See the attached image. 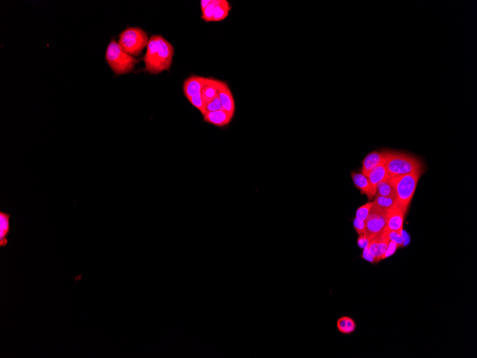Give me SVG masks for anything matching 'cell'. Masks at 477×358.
I'll use <instances>...</instances> for the list:
<instances>
[{
	"label": "cell",
	"instance_id": "obj_29",
	"mask_svg": "<svg viewBox=\"0 0 477 358\" xmlns=\"http://www.w3.org/2000/svg\"><path fill=\"white\" fill-rule=\"evenodd\" d=\"M369 242L370 241L368 240L367 237H366L364 234H361V235H359V237H358L357 245L359 248L364 249L369 245Z\"/></svg>",
	"mask_w": 477,
	"mask_h": 358
},
{
	"label": "cell",
	"instance_id": "obj_23",
	"mask_svg": "<svg viewBox=\"0 0 477 358\" xmlns=\"http://www.w3.org/2000/svg\"><path fill=\"white\" fill-rule=\"evenodd\" d=\"M192 105L194 107L200 111L202 115H205L206 113V111H205V106L204 104L203 100H202V94L201 93H198V94H196V95L193 96L190 99H188Z\"/></svg>",
	"mask_w": 477,
	"mask_h": 358
},
{
	"label": "cell",
	"instance_id": "obj_10",
	"mask_svg": "<svg viewBox=\"0 0 477 358\" xmlns=\"http://www.w3.org/2000/svg\"><path fill=\"white\" fill-rule=\"evenodd\" d=\"M203 117L205 123L221 128L230 123L234 115L221 109L215 112H207Z\"/></svg>",
	"mask_w": 477,
	"mask_h": 358
},
{
	"label": "cell",
	"instance_id": "obj_27",
	"mask_svg": "<svg viewBox=\"0 0 477 358\" xmlns=\"http://www.w3.org/2000/svg\"><path fill=\"white\" fill-rule=\"evenodd\" d=\"M354 227L359 235L364 234L365 231V221H360L355 218L354 220Z\"/></svg>",
	"mask_w": 477,
	"mask_h": 358
},
{
	"label": "cell",
	"instance_id": "obj_28",
	"mask_svg": "<svg viewBox=\"0 0 477 358\" xmlns=\"http://www.w3.org/2000/svg\"><path fill=\"white\" fill-rule=\"evenodd\" d=\"M364 251H363L362 255H361V258L362 259L365 260L369 263H372V264H374V259L373 255L369 251V248H368V245L365 248L363 249Z\"/></svg>",
	"mask_w": 477,
	"mask_h": 358
},
{
	"label": "cell",
	"instance_id": "obj_1",
	"mask_svg": "<svg viewBox=\"0 0 477 358\" xmlns=\"http://www.w3.org/2000/svg\"><path fill=\"white\" fill-rule=\"evenodd\" d=\"M174 46L161 35H152L149 40L143 61L144 71L157 75L171 68Z\"/></svg>",
	"mask_w": 477,
	"mask_h": 358
},
{
	"label": "cell",
	"instance_id": "obj_18",
	"mask_svg": "<svg viewBox=\"0 0 477 358\" xmlns=\"http://www.w3.org/2000/svg\"><path fill=\"white\" fill-rule=\"evenodd\" d=\"M337 327L342 334L351 335L356 330V324L351 317L343 316L337 320Z\"/></svg>",
	"mask_w": 477,
	"mask_h": 358
},
{
	"label": "cell",
	"instance_id": "obj_9",
	"mask_svg": "<svg viewBox=\"0 0 477 358\" xmlns=\"http://www.w3.org/2000/svg\"><path fill=\"white\" fill-rule=\"evenodd\" d=\"M388 151H383V152H378V151H373L368 154L365 158L362 161V168H361V174L367 176L368 173L373 170L376 167L382 165L385 163Z\"/></svg>",
	"mask_w": 477,
	"mask_h": 358
},
{
	"label": "cell",
	"instance_id": "obj_7",
	"mask_svg": "<svg viewBox=\"0 0 477 358\" xmlns=\"http://www.w3.org/2000/svg\"><path fill=\"white\" fill-rule=\"evenodd\" d=\"M390 242L389 229L387 227H385V229L375 238L369 242L368 248H369L370 253L373 255L374 264H377L379 262L382 261V256L386 252Z\"/></svg>",
	"mask_w": 477,
	"mask_h": 358
},
{
	"label": "cell",
	"instance_id": "obj_14",
	"mask_svg": "<svg viewBox=\"0 0 477 358\" xmlns=\"http://www.w3.org/2000/svg\"><path fill=\"white\" fill-rule=\"evenodd\" d=\"M367 177L369 183H370L372 194L373 196H375L376 193H377V187L379 183L390 179L385 163L379 165V166L374 168L373 170H371L368 173Z\"/></svg>",
	"mask_w": 477,
	"mask_h": 358
},
{
	"label": "cell",
	"instance_id": "obj_16",
	"mask_svg": "<svg viewBox=\"0 0 477 358\" xmlns=\"http://www.w3.org/2000/svg\"><path fill=\"white\" fill-rule=\"evenodd\" d=\"M11 215L0 212V247L7 245V235L10 232Z\"/></svg>",
	"mask_w": 477,
	"mask_h": 358
},
{
	"label": "cell",
	"instance_id": "obj_13",
	"mask_svg": "<svg viewBox=\"0 0 477 358\" xmlns=\"http://www.w3.org/2000/svg\"><path fill=\"white\" fill-rule=\"evenodd\" d=\"M205 79L204 77L192 75L184 80L183 91L187 99H190L198 93H201L205 83Z\"/></svg>",
	"mask_w": 477,
	"mask_h": 358
},
{
	"label": "cell",
	"instance_id": "obj_20",
	"mask_svg": "<svg viewBox=\"0 0 477 358\" xmlns=\"http://www.w3.org/2000/svg\"><path fill=\"white\" fill-rule=\"evenodd\" d=\"M373 204L382 210L387 211L397 204V200L396 197H386L376 195Z\"/></svg>",
	"mask_w": 477,
	"mask_h": 358
},
{
	"label": "cell",
	"instance_id": "obj_15",
	"mask_svg": "<svg viewBox=\"0 0 477 358\" xmlns=\"http://www.w3.org/2000/svg\"><path fill=\"white\" fill-rule=\"evenodd\" d=\"M351 178L355 187L361 190V194H364L367 195L369 200H372L374 196L372 195L370 183L369 182L367 177L361 173H352Z\"/></svg>",
	"mask_w": 477,
	"mask_h": 358
},
{
	"label": "cell",
	"instance_id": "obj_30",
	"mask_svg": "<svg viewBox=\"0 0 477 358\" xmlns=\"http://www.w3.org/2000/svg\"><path fill=\"white\" fill-rule=\"evenodd\" d=\"M402 235H403V238H404V247H405L406 246V245H408V244L409 243V240H410V238H409V234L406 233V232H405V231L404 230V229H403V231H402Z\"/></svg>",
	"mask_w": 477,
	"mask_h": 358
},
{
	"label": "cell",
	"instance_id": "obj_26",
	"mask_svg": "<svg viewBox=\"0 0 477 358\" xmlns=\"http://www.w3.org/2000/svg\"><path fill=\"white\" fill-rule=\"evenodd\" d=\"M398 248H399L398 245H396L395 242L390 240V243H389L388 248H387L385 254H384L383 256H382V261H383V260L386 259V258H389V257L391 256V255L394 254L395 252H396V250H397Z\"/></svg>",
	"mask_w": 477,
	"mask_h": 358
},
{
	"label": "cell",
	"instance_id": "obj_12",
	"mask_svg": "<svg viewBox=\"0 0 477 358\" xmlns=\"http://www.w3.org/2000/svg\"><path fill=\"white\" fill-rule=\"evenodd\" d=\"M221 81L216 79L205 78L201 94L205 106L218 95Z\"/></svg>",
	"mask_w": 477,
	"mask_h": 358
},
{
	"label": "cell",
	"instance_id": "obj_21",
	"mask_svg": "<svg viewBox=\"0 0 477 358\" xmlns=\"http://www.w3.org/2000/svg\"><path fill=\"white\" fill-rule=\"evenodd\" d=\"M218 2L219 0H211V2L209 4V5L202 11V20L207 22H213L214 11Z\"/></svg>",
	"mask_w": 477,
	"mask_h": 358
},
{
	"label": "cell",
	"instance_id": "obj_4",
	"mask_svg": "<svg viewBox=\"0 0 477 358\" xmlns=\"http://www.w3.org/2000/svg\"><path fill=\"white\" fill-rule=\"evenodd\" d=\"M422 173H412L404 176H395L389 179V181L396 191L397 204L401 208L407 211L414 192L417 189L419 178Z\"/></svg>",
	"mask_w": 477,
	"mask_h": 358
},
{
	"label": "cell",
	"instance_id": "obj_31",
	"mask_svg": "<svg viewBox=\"0 0 477 358\" xmlns=\"http://www.w3.org/2000/svg\"><path fill=\"white\" fill-rule=\"evenodd\" d=\"M211 2V0H202L201 1V8H202V11L205 9V8L209 5V4Z\"/></svg>",
	"mask_w": 477,
	"mask_h": 358
},
{
	"label": "cell",
	"instance_id": "obj_5",
	"mask_svg": "<svg viewBox=\"0 0 477 358\" xmlns=\"http://www.w3.org/2000/svg\"><path fill=\"white\" fill-rule=\"evenodd\" d=\"M147 33L140 27H128L120 35L118 44L125 52L138 57L149 43Z\"/></svg>",
	"mask_w": 477,
	"mask_h": 358
},
{
	"label": "cell",
	"instance_id": "obj_19",
	"mask_svg": "<svg viewBox=\"0 0 477 358\" xmlns=\"http://www.w3.org/2000/svg\"><path fill=\"white\" fill-rule=\"evenodd\" d=\"M377 196H382V197H396V191L394 187L389 179L382 181L379 183L377 187Z\"/></svg>",
	"mask_w": 477,
	"mask_h": 358
},
{
	"label": "cell",
	"instance_id": "obj_17",
	"mask_svg": "<svg viewBox=\"0 0 477 358\" xmlns=\"http://www.w3.org/2000/svg\"><path fill=\"white\" fill-rule=\"evenodd\" d=\"M232 7L226 0H219L214 11L213 22H220L225 20L229 15Z\"/></svg>",
	"mask_w": 477,
	"mask_h": 358
},
{
	"label": "cell",
	"instance_id": "obj_3",
	"mask_svg": "<svg viewBox=\"0 0 477 358\" xmlns=\"http://www.w3.org/2000/svg\"><path fill=\"white\" fill-rule=\"evenodd\" d=\"M106 62L117 75H126L134 71L137 60L120 47L115 39L111 40L105 54Z\"/></svg>",
	"mask_w": 477,
	"mask_h": 358
},
{
	"label": "cell",
	"instance_id": "obj_22",
	"mask_svg": "<svg viewBox=\"0 0 477 358\" xmlns=\"http://www.w3.org/2000/svg\"><path fill=\"white\" fill-rule=\"evenodd\" d=\"M372 202H367L365 205H362L360 208L357 209L356 213V218L360 221H365L368 215L369 214L371 208H372Z\"/></svg>",
	"mask_w": 477,
	"mask_h": 358
},
{
	"label": "cell",
	"instance_id": "obj_24",
	"mask_svg": "<svg viewBox=\"0 0 477 358\" xmlns=\"http://www.w3.org/2000/svg\"><path fill=\"white\" fill-rule=\"evenodd\" d=\"M402 231L389 230V237H390V240H391V241L395 242L399 248H403V247H404Z\"/></svg>",
	"mask_w": 477,
	"mask_h": 358
},
{
	"label": "cell",
	"instance_id": "obj_25",
	"mask_svg": "<svg viewBox=\"0 0 477 358\" xmlns=\"http://www.w3.org/2000/svg\"><path fill=\"white\" fill-rule=\"evenodd\" d=\"M222 107H221V102H220V99L218 95L211 102L207 103L205 105V111L207 112H215V111H218L221 110Z\"/></svg>",
	"mask_w": 477,
	"mask_h": 358
},
{
	"label": "cell",
	"instance_id": "obj_2",
	"mask_svg": "<svg viewBox=\"0 0 477 358\" xmlns=\"http://www.w3.org/2000/svg\"><path fill=\"white\" fill-rule=\"evenodd\" d=\"M390 178L412 173H424V165L417 157L404 152L388 151L385 163Z\"/></svg>",
	"mask_w": 477,
	"mask_h": 358
},
{
	"label": "cell",
	"instance_id": "obj_11",
	"mask_svg": "<svg viewBox=\"0 0 477 358\" xmlns=\"http://www.w3.org/2000/svg\"><path fill=\"white\" fill-rule=\"evenodd\" d=\"M218 97L219 98L223 110L234 115L235 102L230 88L224 82L221 81L219 91H218Z\"/></svg>",
	"mask_w": 477,
	"mask_h": 358
},
{
	"label": "cell",
	"instance_id": "obj_6",
	"mask_svg": "<svg viewBox=\"0 0 477 358\" xmlns=\"http://www.w3.org/2000/svg\"><path fill=\"white\" fill-rule=\"evenodd\" d=\"M386 225V211L373 204L365 221L364 235L371 241L385 229Z\"/></svg>",
	"mask_w": 477,
	"mask_h": 358
},
{
	"label": "cell",
	"instance_id": "obj_8",
	"mask_svg": "<svg viewBox=\"0 0 477 358\" xmlns=\"http://www.w3.org/2000/svg\"><path fill=\"white\" fill-rule=\"evenodd\" d=\"M406 211L396 204L386 211L387 225L389 230L402 231Z\"/></svg>",
	"mask_w": 477,
	"mask_h": 358
}]
</instances>
